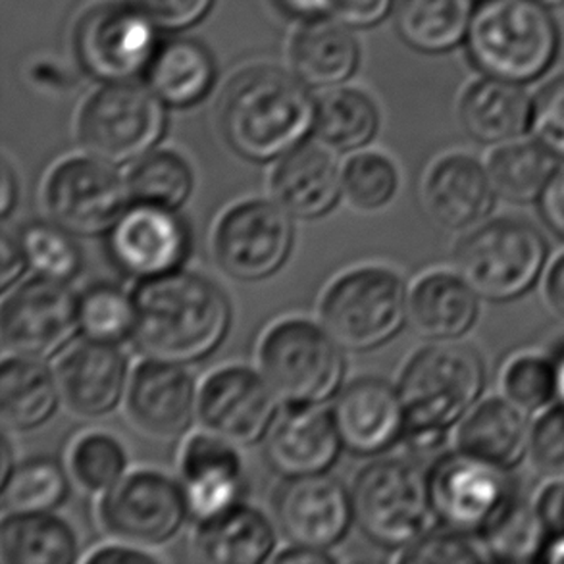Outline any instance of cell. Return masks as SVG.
Returning a JSON list of instances; mask_svg holds the SVG:
<instances>
[{
	"mask_svg": "<svg viewBox=\"0 0 564 564\" xmlns=\"http://www.w3.org/2000/svg\"><path fill=\"white\" fill-rule=\"evenodd\" d=\"M131 344L145 359L191 367L220 351L234 326V303L213 278L191 270L138 282Z\"/></svg>",
	"mask_w": 564,
	"mask_h": 564,
	"instance_id": "obj_1",
	"label": "cell"
},
{
	"mask_svg": "<svg viewBox=\"0 0 564 564\" xmlns=\"http://www.w3.org/2000/svg\"><path fill=\"white\" fill-rule=\"evenodd\" d=\"M486 386V368L470 345L434 341L414 352L399 376L406 412L403 442L412 455H432L451 427L473 411Z\"/></svg>",
	"mask_w": 564,
	"mask_h": 564,
	"instance_id": "obj_2",
	"label": "cell"
},
{
	"mask_svg": "<svg viewBox=\"0 0 564 564\" xmlns=\"http://www.w3.org/2000/svg\"><path fill=\"white\" fill-rule=\"evenodd\" d=\"M221 133L249 162H274L305 143L316 105L297 79L282 69H247L221 100Z\"/></svg>",
	"mask_w": 564,
	"mask_h": 564,
	"instance_id": "obj_3",
	"label": "cell"
},
{
	"mask_svg": "<svg viewBox=\"0 0 564 564\" xmlns=\"http://www.w3.org/2000/svg\"><path fill=\"white\" fill-rule=\"evenodd\" d=\"M465 43L484 76L530 84L557 56V23L535 0H481Z\"/></svg>",
	"mask_w": 564,
	"mask_h": 564,
	"instance_id": "obj_4",
	"label": "cell"
},
{
	"mask_svg": "<svg viewBox=\"0 0 564 564\" xmlns=\"http://www.w3.org/2000/svg\"><path fill=\"white\" fill-rule=\"evenodd\" d=\"M318 314L345 351H376L391 344L409 322L406 283L380 264L351 268L322 293Z\"/></svg>",
	"mask_w": 564,
	"mask_h": 564,
	"instance_id": "obj_5",
	"label": "cell"
},
{
	"mask_svg": "<svg viewBox=\"0 0 564 564\" xmlns=\"http://www.w3.org/2000/svg\"><path fill=\"white\" fill-rule=\"evenodd\" d=\"M259 370L283 404H324L345 386V349L318 322L278 321L259 344Z\"/></svg>",
	"mask_w": 564,
	"mask_h": 564,
	"instance_id": "obj_6",
	"label": "cell"
},
{
	"mask_svg": "<svg viewBox=\"0 0 564 564\" xmlns=\"http://www.w3.org/2000/svg\"><path fill=\"white\" fill-rule=\"evenodd\" d=\"M355 527L368 542L401 551L419 542L435 520L427 476L404 458H376L360 468L351 488Z\"/></svg>",
	"mask_w": 564,
	"mask_h": 564,
	"instance_id": "obj_7",
	"label": "cell"
},
{
	"mask_svg": "<svg viewBox=\"0 0 564 564\" xmlns=\"http://www.w3.org/2000/svg\"><path fill=\"white\" fill-rule=\"evenodd\" d=\"M550 257L540 229L519 218L481 221L455 251L457 274L478 297L509 303L534 288Z\"/></svg>",
	"mask_w": 564,
	"mask_h": 564,
	"instance_id": "obj_8",
	"label": "cell"
},
{
	"mask_svg": "<svg viewBox=\"0 0 564 564\" xmlns=\"http://www.w3.org/2000/svg\"><path fill=\"white\" fill-rule=\"evenodd\" d=\"M295 249V220L274 198H245L228 206L213 231V257L237 283H262L288 267Z\"/></svg>",
	"mask_w": 564,
	"mask_h": 564,
	"instance_id": "obj_9",
	"label": "cell"
},
{
	"mask_svg": "<svg viewBox=\"0 0 564 564\" xmlns=\"http://www.w3.org/2000/svg\"><path fill=\"white\" fill-rule=\"evenodd\" d=\"M166 130L156 93L143 85L112 82L85 102L77 135L87 154L123 166L153 153Z\"/></svg>",
	"mask_w": 564,
	"mask_h": 564,
	"instance_id": "obj_10",
	"label": "cell"
},
{
	"mask_svg": "<svg viewBox=\"0 0 564 564\" xmlns=\"http://www.w3.org/2000/svg\"><path fill=\"white\" fill-rule=\"evenodd\" d=\"M41 195L48 218L79 239L108 236L131 205L126 177L91 154L58 162Z\"/></svg>",
	"mask_w": 564,
	"mask_h": 564,
	"instance_id": "obj_11",
	"label": "cell"
},
{
	"mask_svg": "<svg viewBox=\"0 0 564 564\" xmlns=\"http://www.w3.org/2000/svg\"><path fill=\"white\" fill-rule=\"evenodd\" d=\"M99 520L116 542L153 550L184 530L189 511L180 481L161 470L141 468L100 496Z\"/></svg>",
	"mask_w": 564,
	"mask_h": 564,
	"instance_id": "obj_12",
	"label": "cell"
},
{
	"mask_svg": "<svg viewBox=\"0 0 564 564\" xmlns=\"http://www.w3.org/2000/svg\"><path fill=\"white\" fill-rule=\"evenodd\" d=\"M507 473L458 449L437 458L427 474L435 520L460 534L481 538L517 497Z\"/></svg>",
	"mask_w": 564,
	"mask_h": 564,
	"instance_id": "obj_13",
	"label": "cell"
},
{
	"mask_svg": "<svg viewBox=\"0 0 564 564\" xmlns=\"http://www.w3.org/2000/svg\"><path fill=\"white\" fill-rule=\"evenodd\" d=\"M77 297L69 283L43 275L14 285L0 313L7 352L45 362L61 357L79 334Z\"/></svg>",
	"mask_w": 564,
	"mask_h": 564,
	"instance_id": "obj_14",
	"label": "cell"
},
{
	"mask_svg": "<svg viewBox=\"0 0 564 564\" xmlns=\"http://www.w3.org/2000/svg\"><path fill=\"white\" fill-rule=\"evenodd\" d=\"M107 249L120 274L145 282L185 268L193 236L189 224L176 210L131 203L108 231Z\"/></svg>",
	"mask_w": 564,
	"mask_h": 564,
	"instance_id": "obj_15",
	"label": "cell"
},
{
	"mask_svg": "<svg viewBox=\"0 0 564 564\" xmlns=\"http://www.w3.org/2000/svg\"><path fill=\"white\" fill-rule=\"evenodd\" d=\"M278 395L262 372L245 365L216 368L198 388L197 419L208 432L237 447L267 440L280 412Z\"/></svg>",
	"mask_w": 564,
	"mask_h": 564,
	"instance_id": "obj_16",
	"label": "cell"
},
{
	"mask_svg": "<svg viewBox=\"0 0 564 564\" xmlns=\"http://www.w3.org/2000/svg\"><path fill=\"white\" fill-rule=\"evenodd\" d=\"M272 509L280 534L303 547L332 551L355 527L351 489L328 474L283 480Z\"/></svg>",
	"mask_w": 564,
	"mask_h": 564,
	"instance_id": "obj_17",
	"label": "cell"
},
{
	"mask_svg": "<svg viewBox=\"0 0 564 564\" xmlns=\"http://www.w3.org/2000/svg\"><path fill=\"white\" fill-rule=\"evenodd\" d=\"M153 25L135 7L95 8L77 28V56L93 76L107 82L131 79L153 62Z\"/></svg>",
	"mask_w": 564,
	"mask_h": 564,
	"instance_id": "obj_18",
	"label": "cell"
},
{
	"mask_svg": "<svg viewBox=\"0 0 564 564\" xmlns=\"http://www.w3.org/2000/svg\"><path fill=\"white\" fill-rule=\"evenodd\" d=\"M329 411L352 457H381L404 440L406 412L399 388L378 376L345 383Z\"/></svg>",
	"mask_w": 564,
	"mask_h": 564,
	"instance_id": "obj_19",
	"label": "cell"
},
{
	"mask_svg": "<svg viewBox=\"0 0 564 564\" xmlns=\"http://www.w3.org/2000/svg\"><path fill=\"white\" fill-rule=\"evenodd\" d=\"M262 443L267 465L282 480L329 474L345 451L334 414L322 404H285Z\"/></svg>",
	"mask_w": 564,
	"mask_h": 564,
	"instance_id": "obj_20",
	"label": "cell"
},
{
	"mask_svg": "<svg viewBox=\"0 0 564 564\" xmlns=\"http://www.w3.org/2000/svg\"><path fill=\"white\" fill-rule=\"evenodd\" d=\"M123 404L141 434L172 442L187 434L195 422L197 381L187 367L145 359L131 370Z\"/></svg>",
	"mask_w": 564,
	"mask_h": 564,
	"instance_id": "obj_21",
	"label": "cell"
},
{
	"mask_svg": "<svg viewBox=\"0 0 564 564\" xmlns=\"http://www.w3.org/2000/svg\"><path fill=\"white\" fill-rule=\"evenodd\" d=\"M189 520L197 524L220 517L243 503L247 480L239 447L213 432H197L185 440L177 460Z\"/></svg>",
	"mask_w": 564,
	"mask_h": 564,
	"instance_id": "obj_22",
	"label": "cell"
},
{
	"mask_svg": "<svg viewBox=\"0 0 564 564\" xmlns=\"http://www.w3.org/2000/svg\"><path fill=\"white\" fill-rule=\"evenodd\" d=\"M56 380L62 403L79 419H105L123 403L130 362L118 345L84 339L62 352Z\"/></svg>",
	"mask_w": 564,
	"mask_h": 564,
	"instance_id": "obj_23",
	"label": "cell"
},
{
	"mask_svg": "<svg viewBox=\"0 0 564 564\" xmlns=\"http://www.w3.org/2000/svg\"><path fill=\"white\" fill-rule=\"evenodd\" d=\"M270 195L295 221H318L344 195V170L328 145L303 143L275 164Z\"/></svg>",
	"mask_w": 564,
	"mask_h": 564,
	"instance_id": "obj_24",
	"label": "cell"
},
{
	"mask_svg": "<svg viewBox=\"0 0 564 564\" xmlns=\"http://www.w3.org/2000/svg\"><path fill=\"white\" fill-rule=\"evenodd\" d=\"M424 203L443 228L460 231L486 221L496 205V191L480 162L466 154H449L427 172Z\"/></svg>",
	"mask_w": 564,
	"mask_h": 564,
	"instance_id": "obj_25",
	"label": "cell"
},
{
	"mask_svg": "<svg viewBox=\"0 0 564 564\" xmlns=\"http://www.w3.org/2000/svg\"><path fill=\"white\" fill-rule=\"evenodd\" d=\"M480 297L458 274L430 272L409 293V322L430 341H457L480 314Z\"/></svg>",
	"mask_w": 564,
	"mask_h": 564,
	"instance_id": "obj_26",
	"label": "cell"
},
{
	"mask_svg": "<svg viewBox=\"0 0 564 564\" xmlns=\"http://www.w3.org/2000/svg\"><path fill=\"white\" fill-rule=\"evenodd\" d=\"M278 527L252 505L239 503L216 519L197 524L193 551L198 561L262 564L274 558Z\"/></svg>",
	"mask_w": 564,
	"mask_h": 564,
	"instance_id": "obj_27",
	"label": "cell"
},
{
	"mask_svg": "<svg viewBox=\"0 0 564 564\" xmlns=\"http://www.w3.org/2000/svg\"><path fill=\"white\" fill-rule=\"evenodd\" d=\"M56 372L45 360L10 355L0 368V419L14 434H30L46 426L61 409Z\"/></svg>",
	"mask_w": 564,
	"mask_h": 564,
	"instance_id": "obj_28",
	"label": "cell"
},
{
	"mask_svg": "<svg viewBox=\"0 0 564 564\" xmlns=\"http://www.w3.org/2000/svg\"><path fill=\"white\" fill-rule=\"evenodd\" d=\"M527 412L507 399H488L466 414L457 432V449L489 465L511 470L530 451L532 427Z\"/></svg>",
	"mask_w": 564,
	"mask_h": 564,
	"instance_id": "obj_29",
	"label": "cell"
},
{
	"mask_svg": "<svg viewBox=\"0 0 564 564\" xmlns=\"http://www.w3.org/2000/svg\"><path fill=\"white\" fill-rule=\"evenodd\" d=\"M534 100L522 85L486 76L466 91L460 122L484 145H505L530 131Z\"/></svg>",
	"mask_w": 564,
	"mask_h": 564,
	"instance_id": "obj_30",
	"label": "cell"
},
{
	"mask_svg": "<svg viewBox=\"0 0 564 564\" xmlns=\"http://www.w3.org/2000/svg\"><path fill=\"white\" fill-rule=\"evenodd\" d=\"M79 550L76 530L54 512L2 517L0 561L4 564H72L79 561Z\"/></svg>",
	"mask_w": 564,
	"mask_h": 564,
	"instance_id": "obj_31",
	"label": "cell"
},
{
	"mask_svg": "<svg viewBox=\"0 0 564 564\" xmlns=\"http://www.w3.org/2000/svg\"><path fill=\"white\" fill-rule=\"evenodd\" d=\"M299 79L313 87H334L359 64V45L347 23L316 18L299 31L291 46Z\"/></svg>",
	"mask_w": 564,
	"mask_h": 564,
	"instance_id": "obj_32",
	"label": "cell"
},
{
	"mask_svg": "<svg viewBox=\"0 0 564 564\" xmlns=\"http://www.w3.org/2000/svg\"><path fill=\"white\" fill-rule=\"evenodd\" d=\"M486 169L497 197L512 205H532L542 200L557 176V156L538 141L514 139L491 154Z\"/></svg>",
	"mask_w": 564,
	"mask_h": 564,
	"instance_id": "obj_33",
	"label": "cell"
},
{
	"mask_svg": "<svg viewBox=\"0 0 564 564\" xmlns=\"http://www.w3.org/2000/svg\"><path fill=\"white\" fill-rule=\"evenodd\" d=\"M474 10L473 0H399L397 28L422 53H445L465 43Z\"/></svg>",
	"mask_w": 564,
	"mask_h": 564,
	"instance_id": "obj_34",
	"label": "cell"
},
{
	"mask_svg": "<svg viewBox=\"0 0 564 564\" xmlns=\"http://www.w3.org/2000/svg\"><path fill=\"white\" fill-rule=\"evenodd\" d=\"M72 476L58 458L31 457L15 463L0 480V511L7 514H37L62 509L69 499Z\"/></svg>",
	"mask_w": 564,
	"mask_h": 564,
	"instance_id": "obj_35",
	"label": "cell"
},
{
	"mask_svg": "<svg viewBox=\"0 0 564 564\" xmlns=\"http://www.w3.org/2000/svg\"><path fill=\"white\" fill-rule=\"evenodd\" d=\"M214 76L213 56L205 46L195 41H174L154 56L149 82L164 102L191 107L210 91Z\"/></svg>",
	"mask_w": 564,
	"mask_h": 564,
	"instance_id": "obj_36",
	"label": "cell"
},
{
	"mask_svg": "<svg viewBox=\"0 0 564 564\" xmlns=\"http://www.w3.org/2000/svg\"><path fill=\"white\" fill-rule=\"evenodd\" d=\"M380 128L375 100L359 89H334L316 105L314 131L336 153H352L367 147Z\"/></svg>",
	"mask_w": 564,
	"mask_h": 564,
	"instance_id": "obj_37",
	"label": "cell"
},
{
	"mask_svg": "<svg viewBox=\"0 0 564 564\" xmlns=\"http://www.w3.org/2000/svg\"><path fill=\"white\" fill-rule=\"evenodd\" d=\"M550 530L540 503H530L517 494L507 511L481 535V551H486V558L503 563L535 561L542 558Z\"/></svg>",
	"mask_w": 564,
	"mask_h": 564,
	"instance_id": "obj_38",
	"label": "cell"
},
{
	"mask_svg": "<svg viewBox=\"0 0 564 564\" xmlns=\"http://www.w3.org/2000/svg\"><path fill=\"white\" fill-rule=\"evenodd\" d=\"M131 203L161 206L180 213L195 191V172L184 154L153 151L131 166L128 176Z\"/></svg>",
	"mask_w": 564,
	"mask_h": 564,
	"instance_id": "obj_39",
	"label": "cell"
},
{
	"mask_svg": "<svg viewBox=\"0 0 564 564\" xmlns=\"http://www.w3.org/2000/svg\"><path fill=\"white\" fill-rule=\"evenodd\" d=\"M79 336L99 344L131 341L135 329L133 293L116 283H91L77 297Z\"/></svg>",
	"mask_w": 564,
	"mask_h": 564,
	"instance_id": "obj_40",
	"label": "cell"
},
{
	"mask_svg": "<svg viewBox=\"0 0 564 564\" xmlns=\"http://www.w3.org/2000/svg\"><path fill=\"white\" fill-rule=\"evenodd\" d=\"M15 237L35 275L72 283L82 274L85 260L84 251L77 243L79 237L69 234L68 229L51 218L25 221Z\"/></svg>",
	"mask_w": 564,
	"mask_h": 564,
	"instance_id": "obj_41",
	"label": "cell"
},
{
	"mask_svg": "<svg viewBox=\"0 0 564 564\" xmlns=\"http://www.w3.org/2000/svg\"><path fill=\"white\" fill-rule=\"evenodd\" d=\"M128 451L116 435L93 430L72 443L66 466L84 494L105 496L128 474Z\"/></svg>",
	"mask_w": 564,
	"mask_h": 564,
	"instance_id": "obj_42",
	"label": "cell"
},
{
	"mask_svg": "<svg viewBox=\"0 0 564 564\" xmlns=\"http://www.w3.org/2000/svg\"><path fill=\"white\" fill-rule=\"evenodd\" d=\"M401 176L395 162L381 153L355 154L344 169V195L360 213H378L395 200Z\"/></svg>",
	"mask_w": 564,
	"mask_h": 564,
	"instance_id": "obj_43",
	"label": "cell"
},
{
	"mask_svg": "<svg viewBox=\"0 0 564 564\" xmlns=\"http://www.w3.org/2000/svg\"><path fill=\"white\" fill-rule=\"evenodd\" d=\"M501 389L505 399L520 411L527 414L543 411L557 399L555 362L542 355H520L505 368Z\"/></svg>",
	"mask_w": 564,
	"mask_h": 564,
	"instance_id": "obj_44",
	"label": "cell"
},
{
	"mask_svg": "<svg viewBox=\"0 0 564 564\" xmlns=\"http://www.w3.org/2000/svg\"><path fill=\"white\" fill-rule=\"evenodd\" d=\"M535 473L551 481H564V404L543 412L532 427L530 451Z\"/></svg>",
	"mask_w": 564,
	"mask_h": 564,
	"instance_id": "obj_45",
	"label": "cell"
},
{
	"mask_svg": "<svg viewBox=\"0 0 564 564\" xmlns=\"http://www.w3.org/2000/svg\"><path fill=\"white\" fill-rule=\"evenodd\" d=\"M397 558L401 563H478L486 557L476 551L470 535L443 527V530H430Z\"/></svg>",
	"mask_w": 564,
	"mask_h": 564,
	"instance_id": "obj_46",
	"label": "cell"
},
{
	"mask_svg": "<svg viewBox=\"0 0 564 564\" xmlns=\"http://www.w3.org/2000/svg\"><path fill=\"white\" fill-rule=\"evenodd\" d=\"M530 133L551 154L564 159V76L535 97Z\"/></svg>",
	"mask_w": 564,
	"mask_h": 564,
	"instance_id": "obj_47",
	"label": "cell"
},
{
	"mask_svg": "<svg viewBox=\"0 0 564 564\" xmlns=\"http://www.w3.org/2000/svg\"><path fill=\"white\" fill-rule=\"evenodd\" d=\"M213 0H131L154 25L166 30H182L200 20Z\"/></svg>",
	"mask_w": 564,
	"mask_h": 564,
	"instance_id": "obj_48",
	"label": "cell"
},
{
	"mask_svg": "<svg viewBox=\"0 0 564 564\" xmlns=\"http://www.w3.org/2000/svg\"><path fill=\"white\" fill-rule=\"evenodd\" d=\"M393 0H329V10L339 22L355 28H367L388 14Z\"/></svg>",
	"mask_w": 564,
	"mask_h": 564,
	"instance_id": "obj_49",
	"label": "cell"
},
{
	"mask_svg": "<svg viewBox=\"0 0 564 564\" xmlns=\"http://www.w3.org/2000/svg\"><path fill=\"white\" fill-rule=\"evenodd\" d=\"M84 561L89 564H156L162 563V557H159L149 547L118 542L100 545L87 557H84Z\"/></svg>",
	"mask_w": 564,
	"mask_h": 564,
	"instance_id": "obj_50",
	"label": "cell"
},
{
	"mask_svg": "<svg viewBox=\"0 0 564 564\" xmlns=\"http://www.w3.org/2000/svg\"><path fill=\"white\" fill-rule=\"evenodd\" d=\"M0 290L8 293L14 285L20 283L25 270L30 268L28 259L23 254L22 245L18 241V237L4 231L2 241H0Z\"/></svg>",
	"mask_w": 564,
	"mask_h": 564,
	"instance_id": "obj_51",
	"label": "cell"
},
{
	"mask_svg": "<svg viewBox=\"0 0 564 564\" xmlns=\"http://www.w3.org/2000/svg\"><path fill=\"white\" fill-rule=\"evenodd\" d=\"M540 205H542L543 220L547 221V226L561 239H564V172H557V176L551 180Z\"/></svg>",
	"mask_w": 564,
	"mask_h": 564,
	"instance_id": "obj_52",
	"label": "cell"
},
{
	"mask_svg": "<svg viewBox=\"0 0 564 564\" xmlns=\"http://www.w3.org/2000/svg\"><path fill=\"white\" fill-rule=\"evenodd\" d=\"M274 561L275 563L291 564H329L337 563V557L336 555H332L329 551L314 550V547H303V545H293V543H291L290 547H285V550L280 551V553H275Z\"/></svg>",
	"mask_w": 564,
	"mask_h": 564,
	"instance_id": "obj_53",
	"label": "cell"
},
{
	"mask_svg": "<svg viewBox=\"0 0 564 564\" xmlns=\"http://www.w3.org/2000/svg\"><path fill=\"white\" fill-rule=\"evenodd\" d=\"M20 200V184L12 164L4 159L2 161V197H0V216L7 221L14 214L15 206Z\"/></svg>",
	"mask_w": 564,
	"mask_h": 564,
	"instance_id": "obj_54",
	"label": "cell"
},
{
	"mask_svg": "<svg viewBox=\"0 0 564 564\" xmlns=\"http://www.w3.org/2000/svg\"><path fill=\"white\" fill-rule=\"evenodd\" d=\"M540 507L551 530H564V481H555L553 489L543 497Z\"/></svg>",
	"mask_w": 564,
	"mask_h": 564,
	"instance_id": "obj_55",
	"label": "cell"
},
{
	"mask_svg": "<svg viewBox=\"0 0 564 564\" xmlns=\"http://www.w3.org/2000/svg\"><path fill=\"white\" fill-rule=\"evenodd\" d=\"M545 295L551 308L564 318V254H561L551 267L545 282Z\"/></svg>",
	"mask_w": 564,
	"mask_h": 564,
	"instance_id": "obj_56",
	"label": "cell"
},
{
	"mask_svg": "<svg viewBox=\"0 0 564 564\" xmlns=\"http://www.w3.org/2000/svg\"><path fill=\"white\" fill-rule=\"evenodd\" d=\"M285 10L297 15H318L329 10V0H280Z\"/></svg>",
	"mask_w": 564,
	"mask_h": 564,
	"instance_id": "obj_57",
	"label": "cell"
},
{
	"mask_svg": "<svg viewBox=\"0 0 564 564\" xmlns=\"http://www.w3.org/2000/svg\"><path fill=\"white\" fill-rule=\"evenodd\" d=\"M542 561L547 563H564V530L550 535L547 545L542 553Z\"/></svg>",
	"mask_w": 564,
	"mask_h": 564,
	"instance_id": "obj_58",
	"label": "cell"
},
{
	"mask_svg": "<svg viewBox=\"0 0 564 564\" xmlns=\"http://www.w3.org/2000/svg\"><path fill=\"white\" fill-rule=\"evenodd\" d=\"M14 447H12V443H10V437L4 434V437H2V465H0V480H2V478H7L10 470L14 468Z\"/></svg>",
	"mask_w": 564,
	"mask_h": 564,
	"instance_id": "obj_59",
	"label": "cell"
},
{
	"mask_svg": "<svg viewBox=\"0 0 564 564\" xmlns=\"http://www.w3.org/2000/svg\"><path fill=\"white\" fill-rule=\"evenodd\" d=\"M555 370H557V401L564 404V352L555 362Z\"/></svg>",
	"mask_w": 564,
	"mask_h": 564,
	"instance_id": "obj_60",
	"label": "cell"
},
{
	"mask_svg": "<svg viewBox=\"0 0 564 564\" xmlns=\"http://www.w3.org/2000/svg\"><path fill=\"white\" fill-rule=\"evenodd\" d=\"M535 2H540V4L547 8H555L564 4V0H535Z\"/></svg>",
	"mask_w": 564,
	"mask_h": 564,
	"instance_id": "obj_61",
	"label": "cell"
}]
</instances>
